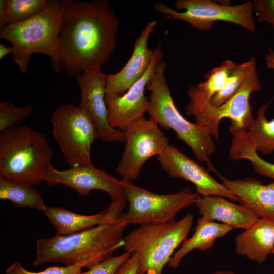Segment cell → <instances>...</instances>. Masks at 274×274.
I'll list each match as a JSON object with an SVG mask.
<instances>
[{
    "mask_svg": "<svg viewBox=\"0 0 274 274\" xmlns=\"http://www.w3.org/2000/svg\"><path fill=\"white\" fill-rule=\"evenodd\" d=\"M174 7L184 11H177L162 2H156L153 6L165 19L183 21L201 31L210 29L215 21H223L238 25L252 33L255 31L251 1L230 6L211 0H176Z\"/></svg>",
    "mask_w": 274,
    "mask_h": 274,
    "instance_id": "cell-10",
    "label": "cell"
},
{
    "mask_svg": "<svg viewBox=\"0 0 274 274\" xmlns=\"http://www.w3.org/2000/svg\"><path fill=\"white\" fill-rule=\"evenodd\" d=\"M131 254L125 252L118 256H113L80 274H114Z\"/></svg>",
    "mask_w": 274,
    "mask_h": 274,
    "instance_id": "cell-30",
    "label": "cell"
},
{
    "mask_svg": "<svg viewBox=\"0 0 274 274\" xmlns=\"http://www.w3.org/2000/svg\"><path fill=\"white\" fill-rule=\"evenodd\" d=\"M139 262L138 255L135 252H133L114 274H139Z\"/></svg>",
    "mask_w": 274,
    "mask_h": 274,
    "instance_id": "cell-32",
    "label": "cell"
},
{
    "mask_svg": "<svg viewBox=\"0 0 274 274\" xmlns=\"http://www.w3.org/2000/svg\"><path fill=\"white\" fill-rule=\"evenodd\" d=\"M0 199L10 200L17 207L34 208L41 211L46 207L41 194L33 186L1 178Z\"/></svg>",
    "mask_w": 274,
    "mask_h": 274,
    "instance_id": "cell-22",
    "label": "cell"
},
{
    "mask_svg": "<svg viewBox=\"0 0 274 274\" xmlns=\"http://www.w3.org/2000/svg\"><path fill=\"white\" fill-rule=\"evenodd\" d=\"M53 152L45 135L28 126L8 128L0 133V178L32 186L44 180Z\"/></svg>",
    "mask_w": 274,
    "mask_h": 274,
    "instance_id": "cell-4",
    "label": "cell"
},
{
    "mask_svg": "<svg viewBox=\"0 0 274 274\" xmlns=\"http://www.w3.org/2000/svg\"><path fill=\"white\" fill-rule=\"evenodd\" d=\"M268 104L262 105L257 111V117L247 136L256 151L264 155L274 152V119H267L265 111Z\"/></svg>",
    "mask_w": 274,
    "mask_h": 274,
    "instance_id": "cell-24",
    "label": "cell"
},
{
    "mask_svg": "<svg viewBox=\"0 0 274 274\" xmlns=\"http://www.w3.org/2000/svg\"><path fill=\"white\" fill-rule=\"evenodd\" d=\"M237 64L230 60L223 62L219 66L214 67L206 75V80L194 86L208 100L219 92L226 85L232 70Z\"/></svg>",
    "mask_w": 274,
    "mask_h": 274,
    "instance_id": "cell-25",
    "label": "cell"
},
{
    "mask_svg": "<svg viewBox=\"0 0 274 274\" xmlns=\"http://www.w3.org/2000/svg\"><path fill=\"white\" fill-rule=\"evenodd\" d=\"M50 0H7L8 25L26 21L44 10Z\"/></svg>",
    "mask_w": 274,
    "mask_h": 274,
    "instance_id": "cell-26",
    "label": "cell"
},
{
    "mask_svg": "<svg viewBox=\"0 0 274 274\" xmlns=\"http://www.w3.org/2000/svg\"><path fill=\"white\" fill-rule=\"evenodd\" d=\"M272 274H274V272Z\"/></svg>",
    "mask_w": 274,
    "mask_h": 274,
    "instance_id": "cell-38",
    "label": "cell"
},
{
    "mask_svg": "<svg viewBox=\"0 0 274 274\" xmlns=\"http://www.w3.org/2000/svg\"><path fill=\"white\" fill-rule=\"evenodd\" d=\"M65 8L58 42L62 67L72 77L101 69L117 47L120 21L106 0H63Z\"/></svg>",
    "mask_w": 274,
    "mask_h": 274,
    "instance_id": "cell-1",
    "label": "cell"
},
{
    "mask_svg": "<svg viewBox=\"0 0 274 274\" xmlns=\"http://www.w3.org/2000/svg\"><path fill=\"white\" fill-rule=\"evenodd\" d=\"M120 181L129 207L120 218L128 225L173 220L181 210L195 204L200 196L188 188L172 194H160L140 188L131 181Z\"/></svg>",
    "mask_w": 274,
    "mask_h": 274,
    "instance_id": "cell-9",
    "label": "cell"
},
{
    "mask_svg": "<svg viewBox=\"0 0 274 274\" xmlns=\"http://www.w3.org/2000/svg\"><path fill=\"white\" fill-rule=\"evenodd\" d=\"M8 25L7 0H0V27Z\"/></svg>",
    "mask_w": 274,
    "mask_h": 274,
    "instance_id": "cell-33",
    "label": "cell"
},
{
    "mask_svg": "<svg viewBox=\"0 0 274 274\" xmlns=\"http://www.w3.org/2000/svg\"><path fill=\"white\" fill-rule=\"evenodd\" d=\"M251 63V58L232 70L225 86L209 101L213 106H219L231 98L241 87Z\"/></svg>",
    "mask_w": 274,
    "mask_h": 274,
    "instance_id": "cell-27",
    "label": "cell"
},
{
    "mask_svg": "<svg viewBox=\"0 0 274 274\" xmlns=\"http://www.w3.org/2000/svg\"><path fill=\"white\" fill-rule=\"evenodd\" d=\"M213 274H236L234 272L229 271H219Z\"/></svg>",
    "mask_w": 274,
    "mask_h": 274,
    "instance_id": "cell-36",
    "label": "cell"
},
{
    "mask_svg": "<svg viewBox=\"0 0 274 274\" xmlns=\"http://www.w3.org/2000/svg\"><path fill=\"white\" fill-rule=\"evenodd\" d=\"M229 154L230 158L235 161L248 160L256 173L274 180V164L259 156L254 147L248 140L246 133L233 136Z\"/></svg>",
    "mask_w": 274,
    "mask_h": 274,
    "instance_id": "cell-23",
    "label": "cell"
},
{
    "mask_svg": "<svg viewBox=\"0 0 274 274\" xmlns=\"http://www.w3.org/2000/svg\"><path fill=\"white\" fill-rule=\"evenodd\" d=\"M123 131L125 146L116 172L123 179L132 181L139 177L148 159L166 149L169 140L153 119L144 117L130 123Z\"/></svg>",
    "mask_w": 274,
    "mask_h": 274,
    "instance_id": "cell-11",
    "label": "cell"
},
{
    "mask_svg": "<svg viewBox=\"0 0 274 274\" xmlns=\"http://www.w3.org/2000/svg\"><path fill=\"white\" fill-rule=\"evenodd\" d=\"M166 64L163 60L157 65L146 89L150 92L147 113L160 127L173 130L184 141L196 159L207 165V170L218 175L210 159L215 151L213 138L206 128L189 122L180 113L172 98L166 79Z\"/></svg>",
    "mask_w": 274,
    "mask_h": 274,
    "instance_id": "cell-5",
    "label": "cell"
},
{
    "mask_svg": "<svg viewBox=\"0 0 274 274\" xmlns=\"http://www.w3.org/2000/svg\"><path fill=\"white\" fill-rule=\"evenodd\" d=\"M14 49L12 46H6L4 44H0V60L10 53H13Z\"/></svg>",
    "mask_w": 274,
    "mask_h": 274,
    "instance_id": "cell-35",
    "label": "cell"
},
{
    "mask_svg": "<svg viewBox=\"0 0 274 274\" xmlns=\"http://www.w3.org/2000/svg\"><path fill=\"white\" fill-rule=\"evenodd\" d=\"M127 202L124 196L112 201L101 212L91 215L79 214L60 207L46 206L42 212L54 226L57 234L66 235L114 220L122 214Z\"/></svg>",
    "mask_w": 274,
    "mask_h": 274,
    "instance_id": "cell-17",
    "label": "cell"
},
{
    "mask_svg": "<svg viewBox=\"0 0 274 274\" xmlns=\"http://www.w3.org/2000/svg\"><path fill=\"white\" fill-rule=\"evenodd\" d=\"M152 60L142 77L122 96L106 97L108 121L114 128L123 131L130 123L144 117L149 106V99L145 95L147 85L158 64L163 59L160 43L154 50Z\"/></svg>",
    "mask_w": 274,
    "mask_h": 274,
    "instance_id": "cell-13",
    "label": "cell"
},
{
    "mask_svg": "<svg viewBox=\"0 0 274 274\" xmlns=\"http://www.w3.org/2000/svg\"><path fill=\"white\" fill-rule=\"evenodd\" d=\"M107 75L101 69L90 68L75 77L80 90L81 101L79 106L94 123L99 138L102 142H124V131L113 128L108 121L106 101Z\"/></svg>",
    "mask_w": 274,
    "mask_h": 274,
    "instance_id": "cell-12",
    "label": "cell"
},
{
    "mask_svg": "<svg viewBox=\"0 0 274 274\" xmlns=\"http://www.w3.org/2000/svg\"><path fill=\"white\" fill-rule=\"evenodd\" d=\"M51 122L54 137L70 168L94 166L90 149L99 134L88 114L79 105L67 104L54 112Z\"/></svg>",
    "mask_w": 274,
    "mask_h": 274,
    "instance_id": "cell-8",
    "label": "cell"
},
{
    "mask_svg": "<svg viewBox=\"0 0 274 274\" xmlns=\"http://www.w3.org/2000/svg\"><path fill=\"white\" fill-rule=\"evenodd\" d=\"M274 248V221L260 218L235 238V251L258 264L264 262Z\"/></svg>",
    "mask_w": 274,
    "mask_h": 274,
    "instance_id": "cell-20",
    "label": "cell"
},
{
    "mask_svg": "<svg viewBox=\"0 0 274 274\" xmlns=\"http://www.w3.org/2000/svg\"><path fill=\"white\" fill-rule=\"evenodd\" d=\"M31 105L16 107L10 101L0 103V132L17 127L32 113Z\"/></svg>",
    "mask_w": 274,
    "mask_h": 274,
    "instance_id": "cell-28",
    "label": "cell"
},
{
    "mask_svg": "<svg viewBox=\"0 0 274 274\" xmlns=\"http://www.w3.org/2000/svg\"><path fill=\"white\" fill-rule=\"evenodd\" d=\"M64 8L63 0H50L44 10L30 19L1 28L0 38L11 43L13 59L22 73L27 72L31 56L38 53L50 57L56 72L62 70L58 42Z\"/></svg>",
    "mask_w": 274,
    "mask_h": 274,
    "instance_id": "cell-3",
    "label": "cell"
},
{
    "mask_svg": "<svg viewBox=\"0 0 274 274\" xmlns=\"http://www.w3.org/2000/svg\"><path fill=\"white\" fill-rule=\"evenodd\" d=\"M261 88L256 60L252 57L246 77L231 98L220 106H213L194 86H191L187 91L190 100L186 108V113L193 116L195 123L207 129L212 137L216 140L219 136V123L224 118L230 119V131L233 136L246 133L254 121L249 97L252 93Z\"/></svg>",
    "mask_w": 274,
    "mask_h": 274,
    "instance_id": "cell-6",
    "label": "cell"
},
{
    "mask_svg": "<svg viewBox=\"0 0 274 274\" xmlns=\"http://www.w3.org/2000/svg\"><path fill=\"white\" fill-rule=\"evenodd\" d=\"M233 230L228 225L202 217L198 218L194 233L190 238L184 240L181 247L174 253L168 263V267H178L183 258L194 249L204 251L211 248L217 239Z\"/></svg>",
    "mask_w": 274,
    "mask_h": 274,
    "instance_id": "cell-21",
    "label": "cell"
},
{
    "mask_svg": "<svg viewBox=\"0 0 274 274\" xmlns=\"http://www.w3.org/2000/svg\"><path fill=\"white\" fill-rule=\"evenodd\" d=\"M127 225L119 216L73 234L38 239L33 264L60 263L73 266L82 263L91 268L123 247V232Z\"/></svg>",
    "mask_w": 274,
    "mask_h": 274,
    "instance_id": "cell-2",
    "label": "cell"
},
{
    "mask_svg": "<svg viewBox=\"0 0 274 274\" xmlns=\"http://www.w3.org/2000/svg\"><path fill=\"white\" fill-rule=\"evenodd\" d=\"M221 183L259 218L274 221V180L267 184L249 177L230 180L220 174Z\"/></svg>",
    "mask_w": 274,
    "mask_h": 274,
    "instance_id": "cell-18",
    "label": "cell"
},
{
    "mask_svg": "<svg viewBox=\"0 0 274 274\" xmlns=\"http://www.w3.org/2000/svg\"><path fill=\"white\" fill-rule=\"evenodd\" d=\"M253 3L257 20L270 24L274 31V0H254Z\"/></svg>",
    "mask_w": 274,
    "mask_h": 274,
    "instance_id": "cell-31",
    "label": "cell"
},
{
    "mask_svg": "<svg viewBox=\"0 0 274 274\" xmlns=\"http://www.w3.org/2000/svg\"><path fill=\"white\" fill-rule=\"evenodd\" d=\"M84 264H78L73 266H50L39 272H32L27 270L18 261L13 263L5 270V274H80Z\"/></svg>",
    "mask_w": 274,
    "mask_h": 274,
    "instance_id": "cell-29",
    "label": "cell"
},
{
    "mask_svg": "<svg viewBox=\"0 0 274 274\" xmlns=\"http://www.w3.org/2000/svg\"><path fill=\"white\" fill-rule=\"evenodd\" d=\"M201 217L217 221L234 229H246L260 218L249 208L218 196H199L195 204Z\"/></svg>",
    "mask_w": 274,
    "mask_h": 274,
    "instance_id": "cell-19",
    "label": "cell"
},
{
    "mask_svg": "<svg viewBox=\"0 0 274 274\" xmlns=\"http://www.w3.org/2000/svg\"><path fill=\"white\" fill-rule=\"evenodd\" d=\"M194 216L188 213L178 221L140 225L124 238L125 252H135L139 274H162L175 251L185 240Z\"/></svg>",
    "mask_w": 274,
    "mask_h": 274,
    "instance_id": "cell-7",
    "label": "cell"
},
{
    "mask_svg": "<svg viewBox=\"0 0 274 274\" xmlns=\"http://www.w3.org/2000/svg\"><path fill=\"white\" fill-rule=\"evenodd\" d=\"M162 169L173 178H181L191 182L201 196L210 195L224 197L234 202L238 197L209 175L199 164L169 144L157 156Z\"/></svg>",
    "mask_w": 274,
    "mask_h": 274,
    "instance_id": "cell-14",
    "label": "cell"
},
{
    "mask_svg": "<svg viewBox=\"0 0 274 274\" xmlns=\"http://www.w3.org/2000/svg\"><path fill=\"white\" fill-rule=\"evenodd\" d=\"M43 181L50 186H67L76 190L80 196H87L91 191L97 190L107 193L112 201L125 196L121 181L95 166L63 170L55 169L52 166L46 173Z\"/></svg>",
    "mask_w": 274,
    "mask_h": 274,
    "instance_id": "cell-15",
    "label": "cell"
},
{
    "mask_svg": "<svg viewBox=\"0 0 274 274\" xmlns=\"http://www.w3.org/2000/svg\"><path fill=\"white\" fill-rule=\"evenodd\" d=\"M157 23L153 20L147 23L136 38L132 55L124 66L116 73L107 75L106 97L123 95L145 74L154 53L148 48V42Z\"/></svg>",
    "mask_w": 274,
    "mask_h": 274,
    "instance_id": "cell-16",
    "label": "cell"
},
{
    "mask_svg": "<svg viewBox=\"0 0 274 274\" xmlns=\"http://www.w3.org/2000/svg\"><path fill=\"white\" fill-rule=\"evenodd\" d=\"M265 63L268 69H274V49L269 48L265 57Z\"/></svg>",
    "mask_w": 274,
    "mask_h": 274,
    "instance_id": "cell-34",
    "label": "cell"
},
{
    "mask_svg": "<svg viewBox=\"0 0 274 274\" xmlns=\"http://www.w3.org/2000/svg\"><path fill=\"white\" fill-rule=\"evenodd\" d=\"M271 254H272L273 256H274V248H273V250L272 251Z\"/></svg>",
    "mask_w": 274,
    "mask_h": 274,
    "instance_id": "cell-37",
    "label": "cell"
}]
</instances>
